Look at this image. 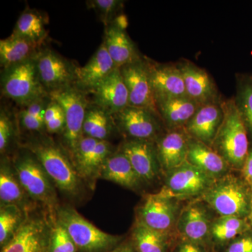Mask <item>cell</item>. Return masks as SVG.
Listing matches in <instances>:
<instances>
[{
  "instance_id": "4fadbf2b",
  "label": "cell",
  "mask_w": 252,
  "mask_h": 252,
  "mask_svg": "<svg viewBox=\"0 0 252 252\" xmlns=\"http://www.w3.org/2000/svg\"><path fill=\"white\" fill-rule=\"evenodd\" d=\"M120 70L128 91V106L147 109L160 117L145 59L125 64Z\"/></svg>"
},
{
  "instance_id": "7bdbcfd3",
  "label": "cell",
  "mask_w": 252,
  "mask_h": 252,
  "mask_svg": "<svg viewBox=\"0 0 252 252\" xmlns=\"http://www.w3.org/2000/svg\"><path fill=\"white\" fill-rule=\"evenodd\" d=\"M248 220L249 222H250V224H251L252 227V205H251V210H250V215L248 217Z\"/></svg>"
},
{
  "instance_id": "ba28073f",
  "label": "cell",
  "mask_w": 252,
  "mask_h": 252,
  "mask_svg": "<svg viewBox=\"0 0 252 252\" xmlns=\"http://www.w3.org/2000/svg\"><path fill=\"white\" fill-rule=\"evenodd\" d=\"M28 213L22 226L1 252H50L51 214L40 206Z\"/></svg>"
},
{
  "instance_id": "f1b7e54d",
  "label": "cell",
  "mask_w": 252,
  "mask_h": 252,
  "mask_svg": "<svg viewBox=\"0 0 252 252\" xmlns=\"http://www.w3.org/2000/svg\"><path fill=\"white\" fill-rule=\"evenodd\" d=\"M248 218L220 217L212 222L210 240L220 247H226L240 235L252 230Z\"/></svg>"
},
{
  "instance_id": "4dcf8cb0",
  "label": "cell",
  "mask_w": 252,
  "mask_h": 252,
  "mask_svg": "<svg viewBox=\"0 0 252 252\" xmlns=\"http://www.w3.org/2000/svg\"><path fill=\"white\" fill-rule=\"evenodd\" d=\"M46 20L44 15L37 10L28 8L18 18L13 34L30 41L43 44L47 36Z\"/></svg>"
},
{
  "instance_id": "7402d4cb",
  "label": "cell",
  "mask_w": 252,
  "mask_h": 252,
  "mask_svg": "<svg viewBox=\"0 0 252 252\" xmlns=\"http://www.w3.org/2000/svg\"><path fill=\"white\" fill-rule=\"evenodd\" d=\"M117 68L105 44L102 42L89 62L84 67H78L75 86L81 90L89 93Z\"/></svg>"
},
{
  "instance_id": "52a82bcc",
  "label": "cell",
  "mask_w": 252,
  "mask_h": 252,
  "mask_svg": "<svg viewBox=\"0 0 252 252\" xmlns=\"http://www.w3.org/2000/svg\"><path fill=\"white\" fill-rule=\"evenodd\" d=\"M87 93L76 86H69L49 94L62 107L65 116V128L63 133L64 148L69 157L82 138L83 126L88 107L90 105Z\"/></svg>"
},
{
  "instance_id": "30bf717a",
  "label": "cell",
  "mask_w": 252,
  "mask_h": 252,
  "mask_svg": "<svg viewBox=\"0 0 252 252\" xmlns=\"http://www.w3.org/2000/svg\"><path fill=\"white\" fill-rule=\"evenodd\" d=\"M35 59L41 84L49 94L75 86L79 66L48 48H43Z\"/></svg>"
},
{
  "instance_id": "d6a6232c",
  "label": "cell",
  "mask_w": 252,
  "mask_h": 252,
  "mask_svg": "<svg viewBox=\"0 0 252 252\" xmlns=\"http://www.w3.org/2000/svg\"><path fill=\"white\" fill-rule=\"evenodd\" d=\"M28 213L17 205H6L0 207V245L1 248L14 238L27 218Z\"/></svg>"
},
{
  "instance_id": "9a60e30c",
  "label": "cell",
  "mask_w": 252,
  "mask_h": 252,
  "mask_svg": "<svg viewBox=\"0 0 252 252\" xmlns=\"http://www.w3.org/2000/svg\"><path fill=\"white\" fill-rule=\"evenodd\" d=\"M119 149L127 158L142 183H152L157 180L160 166L155 142L127 139Z\"/></svg>"
},
{
  "instance_id": "5bb4252c",
  "label": "cell",
  "mask_w": 252,
  "mask_h": 252,
  "mask_svg": "<svg viewBox=\"0 0 252 252\" xmlns=\"http://www.w3.org/2000/svg\"><path fill=\"white\" fill-rule=\"evenodd\" d=\"M116 127L127 140L155 142L160 136L158 117L147 109L127 106L112 115Z\"/></svg>"
},
{
  "instance_id": "83f0119b",
  "label": "cell",
  "mask_w": 252,
  "mask_h": 252,
  "mask_svg": "<svg viewBox=\"0 0 252 252\" xmlns=\"http://www.w3.org/2000/svg\"><path fill=\"white\" fill-rule=\"evenodd\" d=\"M43 44L34 42L14 34L0 40V64L3 69L34 59Z\"/></svg>"
},
{
  "instance_id": "b9f144b4",
  "label": "cell",
  "mask_w": 252,
  "mask_h": 252,
  "mask_svg": "<svg viewBox=\"0 0 252 252\" xmlns=\"http://www.w3.org/2000/svg\"><path fill=\"white\" fill-rule=\"evenodd\" d=\"M109 252H137L131 244L130 240L123 241L115 248Z\"/></svg>"
},
{
  "instance_id": "7c38bea8",
  "label": "cell",
  "mask_w": 252,
  "mask_h": 252,
  "mask_svg": "<svg viewBox=\"0 0 252 252\" xmlns=\"http://www.w3.org/2000/svg\"><path fill=\"white\" fill-rule=\"evenodd\" d=\"M177 199L149 194L136 211L135 223L168 235L177 221Z\"/></svg>"
},
{
  "instance_id": "836d02e7",
  "label": "cell",
  "mask_w": 252,
  "mask_h": 252,
  "mask_svg": "<svg viewBox=\"0 0 252 252\" xmlns=\"http://www.w3.org/2000/svg\"><path fill=\"white\" fill-rule=\"evenodd\" d=\"M50 101L51 97L46 96L23 107L18 117L20 125L24 130L39 133L46 130L44 115Z\"/></svg>"
},
{
  "instance_id": "e575fe53",
  "label": "cell",
  "mask_w": 252,
  "mask_h": 252,
  "mask_svg": "<svg viewBox=\"0 0 252 252\" xmlns=\"http://www.w3.org/2000/svg\"><path fill=\"white\" fill-rule=\"evenodd\" d=\"M49 252H78L77 247L70 235L58 220L56 212L51 214Z\"/></svg>"
},
{
  "instance_id": "7a4b0ae2",
  "label": "cell",
  "mask_w": 252,
  "mask_h": 252,
  "mask_svg": "<svg viewBox=\"0 0 252 252\" xmlns=\"http://www.w3.org/2000/svg\"><path fill=\"white\" fill-rule=\"evenodd\" d=\"M11 162L29 198L48 211L56 212L60 205L57 189L35 156L22 147L15 154Z\"/></svg>"
},
{
  "instance_id": "603a6c76",
  "label": "cell",
  "mask_w": 252,
  "mask_h": 252,
  "mask_svg": "<svg viewBox=\"0 0 252 252\" xmlns=\"http://www.w3.org/2000/svg\"><path fill=\"white\" fill-rule=\"evenodd\" d=\"M0 204L1 206L15 205L29 212L39 205L32 201L23 189L11 160L3 157L0 167Z\"/></svg>"
},
{
  "instance_id": "60d3db41",
  "label": "cell",
  "mask_w": 252,
  "mask_h": 252,
  "mask_svg": "<svg viewBox=\"0 0 252 252\" xmlns=\"http://www.w3.org/2000/svg\"><path fill=\"white\" fill-rule=\"evenodd\" d=\"M244 182L252 190V150L249 152L248 157L244 164L243 169Z\"/></svg>"
},
{
  "instance_id": "ab89813d",
  "label": "cell",
  "mask_w": 252,
  "mask_h": 252,
  "mask_svg": "<svg viewBox=\"0 0 252 252\" xmlns=\"http://www.w3.org/2000/svg\"><path fill=\"white\" fill-rule=\"evenodd\" d=\"M175 252H207V251L203 245L182 240L177 245Z\"/></svg>"
},
{
  "instance_id": "d590c367",
  "label": "cell",
  "mask_w": 252,
  "mask_h": 252,
  "mask_svg": "<svg viewBox=\"0 0 252 252\" xmlns=\"http://www.w3.org/2000/svg\"><path fill=\"white\" fill-rule=\"evenodd\" d=\"M235 100L248 134L252 138V77L243 79L240 83Z\"/></svg>"
},
{
  "instance_id": "8fae6325",
  "label": "cell",
  "mask_w": 252,
  "mask_h": 252,
  "mask_svg": "<svg viewBox=\"0 0 252 252\" xmlns=\"http://www.w3.org/2000/svg\"><path fill=\"white\" fill-rule=\"evenodd\" d=\"M215 180L186 161L167 172L165 185L159 193L175 199L203 195Z\"/></svg>"
},
{
  "instance_id": "f546056e",
  "label": "cell",
  "mask_w": 252,
  "mask_h": 252,
  "mask_svg": "<svg viewBox=\"0 0 252 252\" xmlns=\"http://www.w3.org/2000/svg\"><path fill=\"white\" fill-rule=\"evenodd\" d=\"M116 126L112 115L95 104H90L86 112L83 135L99 140H107Z\"/></svg>"
},
{
  "instance_id": "f35d334b",
  "label": "cell",
  "mask_w": 252,
  "mask_h": 252,
  "mask_svg": "<svg viewBox=\"0 0 252 252\" xmlns=\"http://www.w3.org/2000/svg\"><path fill=\"white\" fill-rule=\"evenodd\" d=\"M223 252H252V229L230 242Z\"/></svg>"
},
{
  "instance_id": "8d00e7d4",
  "label": "cell",
  "mask_w": 252,
  "mask_h": 252,
  "mask_svg": "<svg viewBox=\"0 0 252 252\" xmlns=\"http://www.w3.org/2000/svg\"><path fill=\"white\" fill-rule=\"evenodd\" d=\"M122 4L123 1L119 0H91L86 1L88 7L95 11L105 27L117 17V15L122 9Z\"/></svg>"
},
{
  "instance_id": "1f68e13d",
  "label": "cell",
  "mask_w": 252,
  "mask_h": 252,
  "mask_svg": "<svg viewBox=\"0 0 252 252\" xmlns=\"http://www.w3.org/2000/svg\"><path fill=\"white\" fill-rule=\"evenodd\" d=\"M130 241L137 252H169L168 235L135 223Z\"/></svg>"
},
{
  "instance_id": "44dd1931",
  "label": "cell",
  "mask_w": 252,
  "mask_h": 252,
  "mask_svg": "<svg viewBox=\"0 0 252 252\" xmlns=\"http://www.w3.org/2000/svg\"><path fill=\"white\" fill-rule=\"evenodd\" d=\"M189 138L186 131L175 129L159 136L155 141L160 168L166 173L187 161Z\"/></svg>"
},
{
  "instance_id": "e0dca14e",
  "label": "cell",
  "mask_w": 252,
  "mask_h": 252,
  "mask_svg": "<svg viewBox=\"0 0 252 252\" xmlns=\"http://www.w3.org/2000/svg\"><path fill=\"white\" fill-rule=\"evenodd\" d=\"M212 222L206 209L202 204H189L180 212L177 219V230L182 240L205 247L210 240Z\"/></svg>"
},
{
  "instance_id": "9c48e42d",
  "label": "cell",
  "mask_w": 252,
  "mask_h": 252,
  "mask_svg": "<svg viewBox=\"0 0 252 252\" xmlns=\"http://www.w3.org/2000/svg\"><path fill=\"white\" fill-rule=\"evenodd\" d=\"M108 140H99L83 136L71 155L74 168L91 190L95 187L104 162L114 152Z\"/></svg>"
},
{
  "instance_id": "4316f807",
  "label": "cell",
  "mask_w": 252,
  "mask_h": 252,
  "mask_svg": "<svg viewBox=\"0 0 252 252\" xmlns=\"http://www.w3.org/2000/svg\"><path fill=\"white\" fill-rule=\"evenodd\" d=\"M103 42L117 67L141 59L125 30L113 23L105 27Z\"/></svg>"
},
{
  "instance_id": "74e56055",
  "label": "cell",
  "mask_w": 252,
  "mask_h": 252,
  "mask_svg": "<svg viewBox=\"0 0 252 252\" xmlns=\"http://www.w3.org/2000/svg\"><path fill=\"white\" fill-rule=\"evenodd\" d=\"M14 136V127L12 121L9 114L1 108L0 112V152L1 155H4L8 150Z\"/></svg>"
},
{
  "instance_id": "ac0fdd59",
  "label": "cell",
  "mask_w": 252,
  "mask_h": 252,
  "mask_svg": "<svg viewBox=\"0 0 252 252\" xmlns=\"http://www.w3.org/2000/svg\"><path fill=\"white\" fill-rule=\"evenodd\" d=\"M177 66L183 76L188 97L200 106L218 102L216 84L205 69L188 61H182Z\"/></svg>"
},
{
  "instance_id": "3957f363",
  "label": "cell",
  "mask_w": 252,
  "mask_h": 252,
  "mask_svg": "<svg viewBox=\"0 0 252 252\" xmlns=\"http://www.w3.org/2000/svg\"><path fill=\"white\" fill-rule=\"evenodd\" d=\"M223 118L212 148L229 166L242 170L249 154L248 132L235 99L221 103Z\"/></svg>"
},
{
  "instance_id": "484cf974",
  "label": "cell",
  "mask_w": 252,
  "mask_h": 252,
  "mask_svg": "<svg viewBox=\"0 0 252 252\" xmlns=\"http://www.w3.org/2000/svg\"><path fill=\"white\" fill-rule=\"evenodd\" d=\"M160 119L172 130L185 127L200 105L189 97L157 99Z\"/></svg>"
},
{
  "instance_id": "5b68a950",
  "label": "cell",
  "mask_w": 252,
  "mask_h": 252,
  "mask_svg": "<svg viewBox=\"0 0 252 252\" xmlns=\"http://www.w3.org/2000/svg\"><path fill=\"white\" fill-rule=\"evenodd\" d=\"M56 215L75 244L78 252H109L123 242V236L102 231L69 205H60Z\"/></svg>"
},
{
  "instance_id": "d6986e66",
  "label": "cell",
  "mask_w": 252,
  "mask_h": 252,
  "mask_svg": "<svg viewBox=\"0 0 252 252\" xmlns=\"http://www.w3.org/2000/svg\"><path fill=\"white\" fill-rule=\"evenodd\" d=\"M89 93L94 94V104L112 116L129 105L128 91L119 67Z\"/></svg>"
},
{
  "instance_id": "2e32d148",
  "label": "cell",
  "mask_w": 252,
  "mask_h": 252,
  "mask_svg": "<svg viewBox=\"0 0 252 252\" xmlns=\"http://www.w3.org/2000/svg\"><path fill=\"white\" fill-rule=\"evenodd\" d=\"M145 61L156 100L188 97L183 76L177 64H160L149 59H146Z\"/></svg>"
},
{
  "instance_id": "8992f818",
  "label": "cell",
  "mask_w": 252,
  "mask_h": 252,
  "mask_svg": "<svg viewBox=\"0 0 252 252\" xmlns=\"http://www.w3.org/2000/svg\"><path fill=\"white\" fill-rule=\"evenodd\" d=\"M1 90L4 96L22 107L49 95L41 84L35 58L3 69Z\"/></svg>"
},
{
  "instance_id": "cb8c5ba5",
  "label": "cell",
  "mask_w": 252,
  "mask_h": 252,
  "mask_svg": "<svg viewBox=\"0 0 252 252\" xmlns=\"http://www.w3.org/2000/svg\"><path fill=\"white\" fill-rule=\"evenodd\" d=\"M99 178L133 190H139L142 184L130 162L119 148L104 162Z\"/></svg>"
},
{
  "instance_id": "6da1fadb",
  "label": "cell",
  "mask_w": 252,
  "mask_h": 252,
  "mask_svg": "<svg viewBox=\"0 0 252 252\" xmlns=\"http://www.w3.org/2000/svg\"><path fill=\"white\" fill-rule=\"evenodd\" d=\"M22 147L35 156L64 196L73 201L81 200L86 186L64 147L43 133L29 137Z\"/></svg>"
},
{
  "instance_id": "d4e9b609",
  "label": "cell",
  "mask_w": 252,
  "mask_h": 252,
  "mask_svg": "<svg viewBox=\"0 0 252 252\" xmlns=\"http://www.w3.org/2000/svg\"><path fill=\"white\" fill-rule=\"evenodd\" d=\"M187 161L214 180L223 177L228 165L211 147L190 137Z\"/></svg>"
},
{
  "instance_id": "ffe728a7",
  "label": "cell",
  "mask_w": 252,
  "mask_h": 252,
  "mask_svg": "<svg viewBox=\"0 0 252 252\" xmlns=\"http://www.w3.org/2000/svg\"><path fill=\"white\" fill-rule=\"evenodd\" d=\"M223 118L221 104H204L187 123L185 131L190 137L212 147Z\"/></svg>"
},
{
  "instance_id": "277c9868",
  "label": "cell",
  "mask_w": 252,
  "mask_h": 252,
  "mask_svg": "<svg viewBox=\"0 0 252 252\" xmlns=\"http://www.w3.org/2000/svg\"><path fill=\"white\" fill-rule=\"evenodd\" d=\"M203 199L220 217L248 218L252 190L244 181L235 176L225 175L214 182Z\"/></svg>"
}]
</instances>
